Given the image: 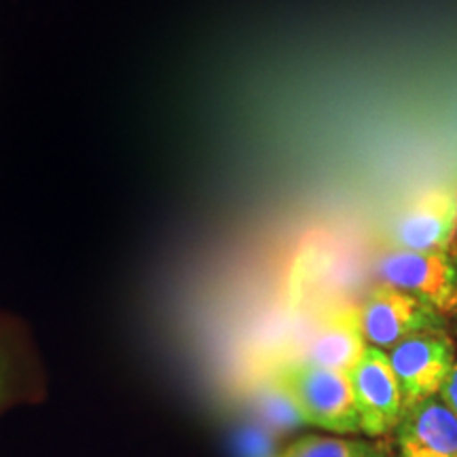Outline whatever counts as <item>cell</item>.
Listing matches in <instances>:
<instances>
[{"label": "cell", "mask_w": 457, "mask_h": 457, "mask_svg": "<svg viewBox=\"0 0 457 457\" xmlns=\"http://www.w3.org/2000/svg\"><path fill=\"white\" fill-rule=\"evenodd\" d=\"M457 220V199L447 191H432L404 205L392 222L390 239L398 250L434 253L449 250Z\"/></svg>", "instance_id": "6"}, {"label": "cell", "mask_w": 457, "mask_h": 457, "mask_svg": "<svg viewBox=\"0 0 457 457\" xmlns=\"http://www.w3.org/2000/svg\"><path fill=\"white\" fill-rule=\"evenodd\" d=\"M279 457H384V449L375 443L350 438L303 436Z\"/></svg>", "instance_id": "10"}, {"label": "cell", "mask_w": 457, "mask_h": 457, "mask_svg": "<svg viewBox=\"0 0 457 457\" xmlns=\"http://www.w3.org/2000/svg\"><path fill=\"white\" fill-rule=\"evenodd\" d=\"M237 455L239 457H273L271 436L259 426L239 432Z\"/></svg>", "instance_id": "11"}, {"label": "cell", "mask_w": 457, "mask_h": 457, "mask_svg": "<svg viewBox=\"0 0 457 457\" xmlns=\"http://www.w3.org/2000/svg\"><path fill=\"white\" fill-rule=\"evenodd\" d=\"M367 347V339L360 328L358 307H343V310L328 313L313 328L301 360L318 364V367L350 373Z\"/></svg>", "instance_id": "8"}, {"label": "cell", "mask_w": 457, "mask_h": 457, "mask_svg": "<svg viewBox=\"0 0 457 457\" xmlns=\"http://www.w3.org/2000/svg\"><path fill=\"white\" fill-rule=\"evenodd\" d=\"M387 358L403 392L404 409H409L438 396L455 364V350L441 330H424L396 343L387 350Z\"/></svg>", "instance_id": "4"}, {"label": "cell", "mask_w": 457, "mask_h": 457, "mask_svg": "<svg viewBox=\"0 0 457 457\" xmlns=\"http://www.w3.org/2000/svg\"><path fill=\"white\" fill-rule=\"evenodd\" d=\"M438 396L447 407L453 411L455 417H457V360L453 364V369H451V373L447 377V381H445L441 392H438Z\"/></svg>", "instance_id": "12"}, {"label": "cell", "mask_w": 457, "mask_h": 457, "mask_svg": "<svg viewBox=\"0 0 457 457\" xmlns=\"http://www.w3.org/2000/svg\"><path fill=\"white\" fill-rule=\"evenodd\" d=\"M398 457H457V417L441 396L404 409L396 426Z\"/></svg>", "instance_id": "7"}, {"label": "cell", "mask_w": 457, "mask_h": 457, "mask_svg": "<svg viewBox=\"0 0 457 457\" xmlns=\"http://www.w3.org/2000/svg\"><path fill=\"white\" fill-rule=\"evenodd\" d=\"M438 316L441 313L428 303L384 282L373 286L358 305L360 328L367 345L384 352L415 333L441 330Z\"/></svg>", "instance_id": "3"}, {"label": "cell", "mask_w": 457, "mask_h": 457, "mask_svg": "<svg viewBox=\"0 0 457 457\" xmlns=\"http://www.w3.org/2000/svg\"><path fill=\"white\" fill-rule=\"evenodd\" d=\"M276 379L293 396L305 424L337 434L360 432L347 373L296 360L284 364Z\"/></svg>", "instance_id": "1"}, {"label": "cell", "mask_w": 457, "mask_h": 457, "mask_svg": "<svg viewBox=\"0 0 457 457\" xmlns=\"http://www.w3.org/2000/svg\"><path fill=\"white\" fill-rule=\"evenodd\" d=\"M9 375H11V369H9V356H7V352H4L3 343H0V403H3L4 394H7V387H9Z\"/></svg>", "instance_id": "13"}, {"label": "cell", "mask_w": 457, "mask_h": 457, "mask_svg": "<svg viewBox=\"0 0 457 457\" xmlns=\"http://www.w3.org/2000/svg\"><path fill=\"white\" fill-rule=\"evenodd\" d=\"M347 377H350L360 432L367 436H384L394 430L403 417L404 404L387 352L369 345Z\"/></svg>", "instance_id": "5"}, {"label": "cell", "mask_w": 457, "mask_h": 457, "mask_svg": "<svg viewBox=\"0 0 457 457\" xmlns=\"http://www.w3.org/2000/svg\"><path fill=\"white\" fill-rule=\"evenodd\" d=\"M377 273L381 282L417 296L434 312L457 313V259L449 250L392 248L377 262Z\"/></svg>", "instance_id": "2"}, {"label": "cell", "mask_w": 457, "mask_h": 457, "mask_svg": "<svg viewBox=\"0 0 457 457\" xmlns=\"http://www.w3.org/2000/svg\"><path fill=\"white\" fill-rule=\"evenodd\" d=\"M254 411L261 424L271 432H293L296 428L307 426L293 396L284 390L278 379L262 386L254 394Z\"/></svg>", "instance_id": "9"}]
</instances>
